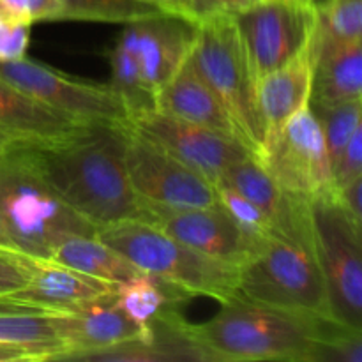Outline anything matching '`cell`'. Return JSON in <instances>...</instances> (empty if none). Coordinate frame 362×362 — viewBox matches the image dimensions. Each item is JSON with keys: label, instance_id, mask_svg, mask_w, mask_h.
<instances>
[{"label": "cell", "instance_id": "6da1fadb", "mask_svg": "<svg viewBox=\"0 0 362 362\" xmlns=\"http://www.w3.org/2000/svg\"><path fill=\"white\" fill-rule=\"evenodd\" d=\"M122 127L85 126L55 140H23L46 182L95 230L129 219L152 221L127 179Z\"/></svg>", "mask_w": 362, "mask_h": 362}, {"label": "cell", "instance_id": "7a4b0ae2", "mask_svg": "<svg viewBox=\"0 0 362 362\" xmlns=\"http://www.w3.org/2000/svg\"><path fill=\"white\" fill-rule=\"evenodd\" d=\"M221 306L209 322L191 324L207 362H320L325 331L334 322L265 306L244 297Z\"/></svg>", "mask_w": 362, "mask_h": 362}, {"label": "cell", "instance_id": "3957f363", "mask_svg": "<svg viewBox=\"0 0 362 362\" xmlns=\"http://www.w3.org/2000/svg\"><path fill=\"white\" fill-rule=\"evenodd\" d=\"M0 216L18 253L35 260H49L64 240L95 235L46 182L23 140L11 141L0 158Z\"/></svg>", "mask_w": 362, "mask_h": 362}, {"label": "cell", "instance_id": "277c9868", "mask_svg": "<svg viewBox=\"0 0 362 362\" xmlns=\"http://www.w3.org/2000/svg\"><path fill=\"white\" fill-rule=\"evenodd\" d=\"M239 293L265 306L334 320L311 226L293 235L272 233L265 239L239 265Z\"/></svg>", "mask_w": 362, "mask_h": 362}, {"label": "cell", "instance_id": "5b68a950", "mask_svg": "<svg viewBox=\"0 0 362 362\" xmlns=\"http://www.w3.org/2000/svg\"><path fill=\"white\" fill-rule=\"evenodd\" d=\"M95 237L140 271L173 283L191 297H211L225 304L239 293V267L214 260L179 243L152 223L120 221L95 230Z\"/></svg>", "mask_w": 362, "mask_h": 362}, {"label": "cell", "instance_id": "8992f818", "mask_svg": "<svg viewBox=\"0 0 362 362\" xmlns=\"http://www.w3.org/2000/svg\"><path fill=\"white\" fill-rule=\"evenodd\" d=\"M189 62L228 112L239 141L260 158L264 126L257 105V81L251 74L232 16L197 25Z\"/></svg>", "mask_w": 362, "mask_h": 362}, {"label": "cell", "instance_id": "52a82bcc", "mask_svg": "<svg viewBox=\"0 0 362 362\" xmlns=\"http://www.w3.org/2000/svg\"><path fill=\"white\" fill-rule=\"evenodd\" d=\"M310 216L332 318L362 331V226L332 194L311 198Z\"/></svg>", "mask_w": 362, "mask_h": 362}, {"label": "cell", "instance_id": "ba28073f", "mask_svg": "<svg viewBox=\"0 0 362 362\" xmlns=\"http://www.w3.org/2000/svg\"><path fill=\"white\" fill-rule=\"evenodd\" d=\"M122 156L131 187L148 212L219 204L214 184L127 124L122 127Z\"/></svg>", "mask_w": 362, "mask_h": 362}, {"label": "cell", "instance_id": "9c48e42d", "mask_svg": "<svg viewBox=\"0 0 362 362\" xmlns=\"http://www.w3.org/2000/svg\"><path fill=\"white\" fill-rule=\"evenodd\" d=\"M233 23L258 81L310 48L317 32V7L292 0H260L235 14Z\"/></svg>", "mask_w": 362, "mask_h": 362}, {"label": "cell", "instance_id": "30bf717a", "mask_svg": "<svg viewBox=\"0 0 362 362\" xmlns=\"http://www.w3.org/2000/svg\"><path fill=\"white\" fill-rule=\"evenodd\" d=\"M0 78L81 124L122 127L129 120L126 105L112 85L74 80L27 57L0 60Z\"/></svg>", "mask_w": 362, "mask_h": 362}, {"label": "cell", "instance_id": "8fae6325", "mask_svg": "<svg viewBox=\"0 0 362 362\" xmlns=\"http://www.w3.org/2000/svg\"><path fill=\"white\" fill-rule=\"evenodd\" d=\"M258 159L286 193L306 200L334 193L324 131L310 106L283 126Z\"/></svg>", "mask_w": 362, "mask_h": 362}, {"label": "cell", "instance_id": "7c38bea8", "mask_svg": "<svg viewBox=\"0 0 362 362\" xmlns=\"http://www.w3.org/2000/svg\"><path fill=\"white\" fill-rule=\"evenodd\" d=\"M127 126L204 175L214 186L230 166L246 156H253L237 140L177 119L158 108L133 113Z\"/></svg>", "mask_w": 362, "mask_h": 362}, {"label": "cell", "instance_id": "4fadbf2b", "mask_svg": "<svg viewBox=\"0 0 362 362\" xmlns=\"http://www.w3.org/2000/svg\"><path fill=\"white\" fill-rule=\"evenodd\" d=\"M194 32L197 25L182 18L156 14L126 23L117 46L129 53L144 83L158 94L189 57Z\"/></svg>", "mask_w": 362, "mask_h": 362}, {"label": "cell", "instance_id": "5bb4252c", "mask_svg": "<svg viewBox=\"0 0 362 362\" xmlns=\"http://www.w3.org/2000/svg\"><path fill=\"white\" fill-rule=\"evenodd\" d=\"M151 214L156 228L214 260L239 267L258 250L219 204L184 211H154Z\"/></svg>", "mask_w": 362, "mask_h": 362}, {"label": "cell", "instance_id": "9a60e30c", "mask_svg": "<svg viewBox=\"0 0 362 362\" xmlns=\"http://www.w3.org/2000/svg\"><path fill=\"white\" fill-rule=\"evenodd\" d=\"M53 324L64 343V352L55 361H74L83 354L126 341L151 343L148 325L134 322L119 306L115 293L71 311L53 313Z\"/></svg>", "mask_w": 362, "mask_h": 362}, {"label": "cell", "instance_id": "2e32d148", "mask_svg": "<svg viewBox=\"0 0 362 362\" xmlns=\"http://www.w3.org/2000/svg\"><path fill=\"white\" fill-rule=\"evenodd\" d=\"M218 184L232 187L257 205L272 223L274 233L293 235L311 226L310 200L283 191L255 156L230 166Z\"/></svg>", "mask_w": 362, "mask_h": 362}, {"label": "cell", "instance_id": "e0dca14e", "mask_svg": "<svg viewBox=\"0 0 362 362\" xmlns=\"http://www.w3.org/2000/svg\"><path fill=\"white\" fill-rule=\"evenodd\" d=\"M117 285L52 260H35L27 285L7 300L42 311L64 313L115 293Z\"/></svg>", "mask_w": 362, "mask_h": 362}, {"label": "cell", "instance_id": "ac0fdd59", "mask_svg": "<svg viewBox=\"0 0 362 362\" xmlns=\"http://www.w3.org/2000/svg\"><path fill=\"white\" fill-rule=\"evenodd\" d=\"M313 73L315 52L311 42L303 55L257 81V105L264 126V148L296 113L310 106Z\"/></svg>", "mask_w": 362, "mask_h": 362}, {"label": "cell", "instance_id": "d6986e66", "mask_svg": "<svg viewBox=\"0 0 362 362\" xmlns=\"http://www.w3.org/2000/svg\"><path fill=\"white\" fill-rule=\"evenodd\" d=\"M156 108L239 141L228 112L194 71L189 59L159 88L156 94Z\"/></svg>", "mask_w": 362, "mask_h": 362}, {"label": "cell", "instance_id": "ffe728a7", "mask_svg": "<svg viewBox=\"0 0 362 362\" xmlns=\"http://www.w3.org/2000/svg\"><path fill=\"white\" fill-rule=\"evenodd\" d=\"M315 73L311 108H329L361 101L362 41L349 45H317L313 41Z\"/></svg>", "mask_w": 362, "mask_h": 362}, {"label": "cell", "instance_id": "44dd1931", "mask_svg": "<svg viewBox=\"0 0 362 362\" xmlns=\"http://www.w3.org/2000/svg\"><path fill=\"white\" fill-rule=\"evenodd\" d=\"M88 124L49 106L0 78V131L14 140L48 141L67 136Z\"/></svg>", "mask_w": 362, "mask_h": 362}, {"label": "cell", "instance_id": "7402d4cb", "mask_svg": "<svg viewBox=\"0 0 362 362\" xmlns=\"http://www.w3.org/2000/svg\"><path fill=\"white\" fill-rule=\"evenodd\" d=\"M0 343L30 350L42 361H55L64 352V343L53 324V311L11 300L0 308Z\"/></svg>", "mask_w": 362, "mask_h": 362}, {"label": "cell", "instance_id": "603a6c76", "mask_svg": "<svg viewBox=\"0 0 362 362\" xmlns=\"http://www.w3.org/2000/svg\"><path fill=\"white\" fill-rule=\"evenodd\" d=\"M49 260L83 272V274L105 279L113 285H119L141 272L127 258L117 253L113 247H110L95 235L73 237V239L64 240L53 251Z\"/></svg>", "mask_w": 362, "mask_h": 362}, {"label": "cell", "instance_id": "cb8c5ba5", "mask_svg": "<svg viewBox=\"0 0 362 362\" xmlns=\"http://www.w3.org/2000/svg\"><path fill=\"white\" fill-rule=\"evenodd\" d=\"M119 306L141 325H147L156 315L165 310H179L180 304L191 299L187 292L173 283L141 271L140 274L119 283L115 288Z\"/></svg>", "mask_w": 362, "mask_h": 362}, {"label": "cell", "instance_id": "d4e9b609", "mask_svg": "<svg viewBox=\"0 0 362 362\" xmlns=\"http://www.w3.org/2000/svg\"><path fill=\"white\" fill-rule=\"evenodd\" d=\"M317 45L362 41V0H317Z\"/></svg>", "mask_w": 362, "mask_h": 362}, {"label": "cell", "instance_id": "484cf974", "mask_svg": "<svg viewBox=\"0 0 362 362\" xmlns=\"http://www.w3.org/2000/svg\"><path fill=\"white\" fill-rule=\"evenodd\" d=\"M59 4L62 7V20L126 25L163 14L161 11L140 0H59Z\"/></svg>", "mask_w": 362, "mask_h": 362}, {"label": "cell", "instance_id": "4316f807", "mask_svg": "<svg viewBox=\"0 0 362 362\" xmlns=\"http://www.w3.org/2000/svg\"><path fill=\"white\" fill-rule=\"evenodd\" d=\"M110 62L113 69L110 85L126 105L127 115L131 117L133 113L156 108V94L144 83L138 66L129 53L115 45L110 53Z\"/></svg>", "mask_w": 362, "mask_h": 362}, {"label": "cell", "instance_id": "83f0119b", "mask_svg": "<svg viewBox=\"0 0 362 362\" xmlns=\"http://www.w3.org/2000/svg\"><path fill=\"white\" fill-rule=\"evenodd\" d=\"M311 108V106H310ZM320 122L324 131L325 145H327L329 161L331 170L334 168L336 161L341 152L349 145L350 138L354 136L359 127H362V103L352 101L339 106H329V108H311Z\"/></svg>", "mask_w": 362, "mask_h": 362}, {"label": "cell", "instance_id": "f1b7e54d", "mask_svg": "<svg viewBox=\"0 0 362 362\" xmlns=\"http://www.w3.org/2000/svg\"><path fill=\"white\" fill-rule=\"evenodd\" d=\"M214 187L218 193L219 205L235 219L237 225L257 246H260L265 239L274 233V226L269 221L267 216L257 205L251 204L247 198H244L243 194L225 184H216Z\"/></svg>", "mask_w": 362, "mask_h": 362}, {"label": "cell", "instance_id": "f546056e", "mask_svg": "<svg viewBox=\"0 0 362 362\" xmlns=\"http://www.w3.org/2000/svg\"><path fill=\"white\" fill-rule=\"evenodd\" d=\"M35 258L0 247V299L23 288L32 276Z\"/></svg>", "mask_w": 362, "mask_h": 362}, {"label": "cell", "instance_id": "4dcf8cb0", "mask_svg": "<svg viewBox=\"0 0 362 362\" xmlns=\"http://www.w3.org/2000/svg\"><path fill=\"white\" fill-rule=\"evenodd\" d=\"M30 42V23L0 11V60H18L25 57Z\"/></svg>", "mask_w": 362, "mask_h": 362}, {"label": "cell", "instance_id": "1f68e13d", "mask_svg": "<svg viewBox=\"0 0 362 362\" xmlns=\"http://www.w3.org/2000/svg\"><path fill=\"white\" fill-rule=\"evenodd\" d=\"M362 177V127L354 133L349 145L341 152L339 159L332 168V184L334 189L346 186L349 182Z\"/></svg>", "mask_w": 362, "mask_h": 362}, {"label": "cell", "instance_id": "d6a6232c", "mask_svg": "<svg viewBox=\"0 0 362 362\" xmlns=\"http://www.w3.org/2000/svg\"><path fill=\"white\" fill-rule=\"evenodd\" d=\"M14 16L27 23L35 21L62 20V7L59 0H0Z\"/></svg>", "mask_w": 362, "mask_h": 362}, {"label": "cell", "instance_id": "836d02e7", "mask_svg": "<svg viewBox=\"0 0 362 362\" xmlns=\"http://www.w3.org/2000/svg\"><path fill=\"white\" fill-rule=\"evenodd\" d=\"M260 0H189V11L194 23L223 16H235Z\"/></svg>", "mask_w": 362, "mask_h": 362}, {"label": "cell", "instance_id": "e575fe53", "mask_svg": "<svg viewBox=\"0 0 362 362\" xmlns=\"http://www.w3.org/2000/svg\"><path fill=\"white\" fill-rule=\"evenodd\" d=\"M361 194H362V177H357L356 180L349 182L346 186L338 187L334 189L332 197L334 200L341 205L343 211L354 219V223L362 226V202H361Z\"/></svg>", "mask_w": 362, "mask_h": 362}, {"label": "cell", "instance_id": "d590c367", "mask_svg": "<svg viewBox=\"0 0 362 362\" xmlns=\"http://www.w3.org/2000/svg\"><path fill=\"white\" fill-rule=\"evenodd\" d=\"M140 2L156 7V9L161 11L163 14H170V16L182 18V20L189 21V23H194L193 16H191V11H189V0H140Z\"/></svg>", "mask_w": 362, "mask_h": 362}, {"label": "cell", "instance_id": "8d00e7d4", "mask_svg": "<svg viewBox=\"0 0 362 362\" xmlns=\"http://www.w3.org/2000/svg\"><path fill=\"white\" fill-rule=\"evenodd\" d=\"M21 361H32L39 362L42 361L37 354L30 352L27 349H21L16 345H7V343H0V362H21Z\"/></svg>", "mask_w": 362, "mask_h": 362}, {"label": "cell", "instance_id": "74e56055", "mask_svg": "<svg viewBox=\"0 0 362 362\" xmlns=\"http://www.w3.org/2000/svg\"><path fill=\"white\" fill-rule=\"evenodd\" d=\"M0 247H2V250H11V251H16V247H14L13 240L9 239V235H7L6 228H4L2 216H0Z\"/></svg>", "mask_w": 362, "mask_h": 362}, {"label": "cell", "instance_id": "f35d334b", "mask_svg": "<svg viewBox=\"0 0 362 362\" xmlns=\"http://www.w3.org/2000/svg\"><path fill=\"white\" fill-rule=\"evenodd\" d=\"M13 140H14V138H11L9 134H6V133H2V131H0V158H2L4 152L7 151V147H9L11 141H13Z\"/></svg>", "mask_w": 362, "mask_h": 362}, {"label": "cell", "instance_id": "ab89813d", "mask_svg": "<svg viewBox=\"0 0 362 362\" xmlns=\"http://www.w3.org/2000/svg\"><path fill=\"white\" fill-rule=\"evenodd\" d=\"M292 2H303V4H315L317 0H292Z\"/></svg>", "mask_w": 362, "mask_h": 362}, {"label": "cell", "instance_id": "60d3db41", "mask_svg": "<svg viewBox=\"0 0 362 362\" xmlns=\"http://www.w3.org/2000/svg\"><path fill=\"white\" fill-rule=\"evenodd\" d=\"M7 304H9V300H7V299H0V308L7 306Z\"/></svg>", "mask_w": 362, "mask_h": 362}]
</instances>
